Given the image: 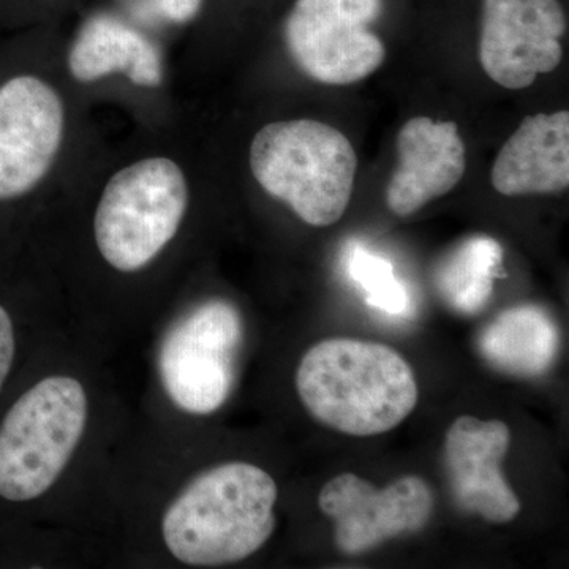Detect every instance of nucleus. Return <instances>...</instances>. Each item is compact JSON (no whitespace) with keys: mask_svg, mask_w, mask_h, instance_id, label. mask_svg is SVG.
<instances>
[{"mask_svg":"<svg viewBox=\"0 0 569 569\" xmlns=\"http://www.w3.org/2000/svg\"><path fill=\"white\" fill-rule=\"evenodd\" d=\"M211 162L192 114L103 141L29 234L71 320L112 353L203 266Z\"/></svg>","mask_w":569,"mask_h":569,"instance_id":"f257e3e1","label":"nucleus"},{"mask_svg":"<svg viewBox=\"0 0 569 569\" xmlns=\"http://www.w3.org/2000/svg\"><path fill=\"white\" fill-rule=\"evenodd\" d=\"M112 358L73 326L0 400V530L74 531L110 557L112 471L134 417Z\"/></svg>","mask_w":569,"mask_h":569,"instance_id":"f03ea898","label":"nucleus"},{"mask_svg":"<svg viewBox=\"0 0 569 569\" xmlns=\"http://www.w3.org/2000/svg\"><path fill=\"white\" fill-rule=\"evenodd\" d=\"M203 429H167L134 410L112 471L110 567H233L274 538V473L249 459L206 458Z\"/></svg>","mask_w":569,"mask_h":569,"instance_id":"7ed1b4c3","label":"nucleus"},{"mask_svg":"<svg viewBox=\"0 0 569 569\" xmlns=\"http://www.w3.org/2000/svg\"><path fill=\"white\" fill-rule=\"evenodd\" d=\"M92 110L51 28L0 41V249L28 241L104 141Z\"/></svg>","mask_w":569,"mask_h":569,"instance_id":"20e7f679","label":"nucleus"},{"mask_svg":"<svg viewBox=\"0 0 569 569\" xmlns=\"http://www.w3.org/2000/svg\"><path fill=\"white\" fill-rule=\"evenodd\" d=\"M146 339L144 421L167 429H203L241 383L249 323L231 296L209 288L204 264L153 318Z\"/></svg>","mask_w":569,"mask_h":569,"instance_id":"39448f33","label":"nucleus"},{"mask_svg":"<svg viewBox=\"0 0 569 569\" xmlns=\"http://www.w3.org/2000/svg\"><path fill=\"white\" fill-rule=\"evenodd\" d=\"M63 70L91 107L111 104L133 129L160 132L189 114L170 44L123 11L97 10L61 37Z\"/></svg>","mask_w":569,"mask_h":569,"instance_id":"423d86ee","label":"nucleus"},{"mask_svg":"<svg viewBox=\"0 0 569 569\" xmlns=\"http://www.w3.org/2000/svg\"><path fill=\"white\" fill-rule=\"evenodd\" d=\"M295 389L316 421L351 437L402 425L418 403L413 369L395 348L358 339H326L302 355Z\"/></svg>","mask_w":569,"mask_h":569,"instance_id":"0eeeda50","label":"nucleus"},{"mask_svg":"<svg viewBox=\"0 0 569 569\" xmlns=\"http://www.w3.org/2000/svg\"><path fill=\"white\" fill-rule=\"evenodd\" d=\"M244 167L258 192L310 227L342 219L358 156L350 140L316 119H269L246 142Z\"/></svg>","mask_w":569,"mask_h":569,"instance_id":"6e6552de","label":"nucleus"},{"mask_svg":"<svg viewBox=\"0 0 569 569\" xmlns=\"http://www.w3.org/2000/svg\"><path fill=\"white\" fill-rule=\"evenodd\" d=\"M381 0H296L284 18L283 50L313 81L353 84L380 69L383 41L370 31Z\"/></svg>","mask_w":569,"mask_h":569,"instance_id":"1a4fd4ad","label":"nucleus"},{"mask_svg":"<svg viewBox=\"0 0 569 569\" xmlns=\"http://www.w3.org/2000/svg\"><path fill=\"white\" fill-rule=\"evenodd\" d=\"M73 326L61 284L36 247L0 249V400Z\"/></svg>","mask_w":569,"mask_h":569,"instance_id":"9d476101","label":"nucleus"},{"mask_svg":"<svg viewBox=\"0 0 569 569\" xmlns=\"http://www.w3.org/2000/svg\"><path fill=\"white\" fill-rule=\"evenodd\" d=\"M318 507L335 522L337 549L353 557L425 529L436 498L425 479L413 475L377 489L358 475L342 473L321 488Z\"/></svg>","mask_w":569,"mask_h":569,"instance_id":"9b49d317","label":"nucleus"},{"mask_svg":"<svg viewBox=\"0 0 569 569\" xmlns=\"http://www.w3.org/2000/svg\"><path fill=\"white\" fill-rule=\"evenodd\" d=\"M567 20L559 0H485L479 61L501 88H529L560 66Z\"/></svg>","mask_w":569,"mask_h":569,"instance_id":"f8f14e48","label":"nucleus"},{"mask_svg":"<svg viewBox=\"0 0 569 569\" xmlns=\"http://www.w3.org/2000/svg\"><path fill=\"white\" fill-rule=\"evenodd\" d=\"M511 432L503 421L459 417L445 437L443 460L455 503L493 523L518 518L520 500L501 471Z\"/></svg>","mask_w":569,"mask_h":569,"instance_id":"ddd939ff","label":"nucleus"},{"mask_svg":"<svg viewBox=\"0 0 569 569\" xmlns=\"http://www.w3.org/2000/svg\"><path fill=\"white\" fill-rule=\"evenodd\" d=\"M399 163L387 187V204L407 217L451 192L466 173V144L458 123L410 119L397 134Z\"/></svg>","mask_w":569,"mask_h":569,"instance_id":"4468645a","label":"nucleus"},{"mask_svg":"<svg viewBox=\"0 0 569 569\" xmlns=\"http://www.w3.org/2000/svg\"><path fill=\"white\" fill-rule=\"evenodd\" d=\"M490 181L505 197L567 190L569 112L527 116L498 152Z\"/></svg>","mask_w":569,"mask_h":569,"instance_id":"2eb2a0df","label":"nucleus"},{"mask_svg":"<svg viewBox=\"0 0 569 569\" xmlns=\"http://www.w3.org/2000/svg\"><path fill=\"white\" fill-rule=\"evenodd\" d=\"M560 348V331L548 310L533 305L505 310L478 337V351L497 372L535 378L548 372Z\"/></svg>","mask_w":569,"mask_h":569,"instance_id":"dca6fc26","label":"nucleus"},{"mask_svg":"<svg viewBox=\"0 0 569 569\" xmlns=\"http://www.w3.org/2000/svg\"><path fill=\"white\" fill-rule=\"evenodd\" d=\"M501 261L500 242L490 236H471L438 263L433 276L438 295L460 316H477L488 306Z\"/></svg>","mask_w":569,"mask_h":569,"instance_id":"f3484780","label":"nucleus"},{"mask_svg":"<svg viewBox=\"0 0 569 569\" xmlns=\"http://www.w3.org/2000/svg\"><path fill=\"white\" fill-rule=\"evenodd\" d=\"M350 279L366 293V302L389 316H410L411 301L406 283L396 276L391 261L353 242L347 253Z\"/></svg>","mask_w":569,"mask_h":569,"instance_id":"a211bd4d","label":"nucleus"},{"mask_svg":"<svg viewBox=\"0 0 569 569\" xmlns=\"http://www.w3.org/2000/svg\"><path fill=\"white\" fill-rule=\"evenodd\" d=\"M203 6L204 0H137L122 11L170 44L176 33L200 18Z\"/></svg>","mask_w":569,"mask_h":569,"instance_id":"6ab92c4d","label":"nucleus"},{"mask_svg":"<svg viewBox=\"0 0 569 569\" xmlns=\"http://www.w3.org/2000/svg\"><path fill=\"white\" fill-rule=\"evenodd\" d=\"M69 0H0V26L3 28H48V7H59Z\"/></svg>","mask_w":569,"mask_h":569,"instance_id":"aec40b11","label":"nucleus"}]
</instances>
